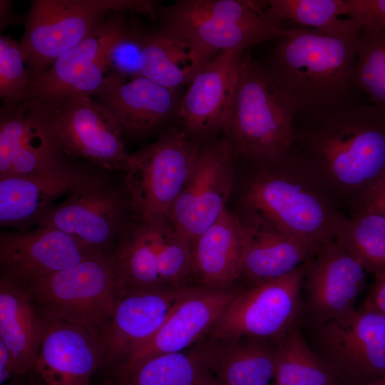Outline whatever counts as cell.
<instances>
[{"mask_svg": "<svg viewBox=\"0 0 385 385\" xmlns=\"http://www.w3.org/2000/svg\"><path fill=\"white\" fill-rule=\"evenodd\" d=\"M361 27L341 19L317 30L287 29L265 63L292 108L295 120L349 108L358 89L354 81L356 41Z\"/></svg>", "mask_w": 385, "mask_h": 385, "instance_id": "cell-1", "label": "cell"}, {"mask_svg": "<svg viewBox=\"0 0 385 385\" xmlns=\"http://www.w3.org/2000/svg\"><path fill=\"white\" fill-rule=\"evenodd\" d=\"M293 149L330 192L361 196L385 175V111L355 105L295 123Z\"/></svg>", "mask_w": 385, "mask_h": 385, "instance_id": "cell-2", "label": "cell"}, {"mask_svg": "<svg viewBox=\"0 0 385 385\" xmlns=\"http://www.w3.org/2000/svg\"><path fill=\"white\" fill-rule=\"evenodd\" d=\"M264 167L248 183L244 201L284 232L319 250L334 239L345 218L332 193L296 150Z\"/></svg>", "mask_w": 385, "mask_h": 385, "instance_id": "cell-3", "label": "cell"}, {"mask_svg": "<svg viewBox=\"0 0 385 385\" xmlns=\"http://www.w3.org/2000/svg\"><path fill=\"white\" fill-rule=\"evenodd\" d=\"M267 1L178 0L158 7L160 29L190 50L195 74L207 61L230 51H244L278 38L287 29L265 14Z\"/></svg>", "mask_w": 385, "mask_h": 385, "instance_id": "cell-4", "label": "cell"}, {"mask_svg": "<svg viewBox=\"0 0 385 385\" xmlns=\"http://www.w3.org/2000/svg\"><path fill=\"white\" fill-rule=\"evenodd\" d=\"M225 135L239 157L269 163L287 154L295 140V115L265 63L249 50L240 57Z\"/></svg>", "mask_w": 385, "mask_h": 385, "instance_id": "cell-5", "label": "cell"}, {"mask_svg": "<svg viewBox=\"0 0 385 385\" xmlns=\"http://www.w3.org/2000/svg\"><path fill=\"white\" fill-rule=\"evenodd\" d=\"M25 285L42 317L79 327L103 346L120 293L112 255H92Z\"/></svg>", "mask_w": 385, "mask_h": 385, "instance_id": "cell-6", "label": "cell"}, {"mask_svg": "<svg viewBox=\"0 0 385 385\" xmlns=\"http://www.w3.org/2000/svg\"><path fill=\"white\" fill-rule=\"evenodd\" d=\"M158 7L151 0H32L19 43L31 83L111 14L127 11L155 19Z\"/></svg>", "mask_w": 385, "mask_h": 385, "instance_id": "cell-7", "label": "cell"}, {"mask_svg": "<svg viewBox=\"0 0 385 385\" xmlns=\"http://www.w3.org/2000/svg\"><path fill=\"white\" fill-rule=\"evenodd\" d=\"M200 144L182 129L173 128L130 154L125 188L137 220H168L192 173Z\"/></svg>", "mask_w": 385, "mask_h": 385, "instance_id": "cell-8", "label": "cell"}, {"mask_svg": "<svg viewBox=\"0 0 385 385\" xmlns=\"http://www.w3.org/2000/svg\"><path fill=\"white\" fill-rule=\"evenodd\" d=\"M40 107L61 153L108 170H125L130 154L117 123L91 96L72 94L33 99Z\"/></svg>", "mask_w": 385, "mask_h": 385, "instance_id": "cell-9", "label": "cell"}, {"mask_svg": "<svg viewBox=\"0 0 385 385\" xmlns=\"http://www.w3.org/2000/svg\"><path fill=\"white\" fill-rule=\"evenodd\" d=\"M304 272L305 263L282 277L238 292L206 335L279 341L296 324Z\"/></svg>", "mask_w": 385, "mask_h": 385, "instance_id": "cell-10", "label": "cell"}, {"mask_svg": "<svg viewBox=\"0 0 385 385\" xmlns=\"http://www.w3.org/2000/svg\"><path fill=\"white\" fill-rule=\"evenodd\" d=\"M238 158L226 135L200 144L192 173L168 218L192 246L226 210Z\"/></svg>", "mask_w": 385, "mask_h": 385, "instance_id": "cell-11", "label": "cell"}, {"mask_svg": "<svg viewBox=\"0 0 385 385\" xmlns=\"http://www.w3.org/2000/svg\"><path fill=\"white\" fill-rule=\"evenodd\" d=\"M127 11L111 14L78 44L62 53L29 86L23 101L96 94L111 71L109 52L130 24Z\"/></svg>", "mask_w": 385, "mask_h": 385, "instance_id": "cell-12", "label": "cell"}, {"mask_svg": "<svg viewBox=\"0 0 385 385\" xmlns=\"http://www.w3.org/2000/svg\"><path fill=\"white\" fill-rule=\"evenodd\" d=\"M317 355L339 376L364 382L385 377V314L368 309L315 327Z\"/></svg>", "mask_w": 385, "mask_h": 385, "instance_id": "cell-13", "label": "cell"}, {"mask_svg": "<svg viewBox=\"0 0 385 385\" xmlns=\"http://www.w3.org/2000/svg\"><path fill=\"white\" fill-rule=\"evenodd\" d=\"M124 209L123 192L106 178L90 173L38 225L60 230L91 251L106 254L120 231Z\"/></svg>", "mask_w": 385, "mask_h": 385, "instance_id": "cell-14", "label": "cell"}, {"mask_svg": "<svg viewBox=\"0 0 385 385\" xmlns=\"http://www.w3.org/2000/svg\"><path fill=\"white\" fill-rule=\"evenodd\" d=\"M364 265L334 239L305 263L302 287L314 327L342 321L356 312L366 281Z\"/></svg>", "mask_w": 385, "mask_h": 385, "instance_id": "cell-15", "label": "cell"}, {"mask_svg": "<svg viewBox=\"0 0 385 385\" xmlns=\"http://www.w3.org/2000/svg\"><path fill=\"white\" fill-rule=\"evenodd\" d=\"M190 287L120 291L103 341V363L118 366L159 330Z\"/></svg>", "mask_w": 385, "mask_h": 385, "instance_id": "cell-16", "label": "cell"}, {"mask_svg": "<svg viewBox=\"0 0 385 385\" xmlns=\"http://www.w3.org/2000/svg\"><path fill=\"white\" fill-rule=\"evenodd\" d=\"M242 52H223L206 62L178 102L180 129L200 143L224 133Z\"/></svg>", "mask_w": 385, "mask_h": 385, "instance_id": "cell-17", "label": "cell"}, {"mask_svg": "<svg viewBox=\"0 0 385 385\" xmlns=\"http://www.w3.org/2000/svg\"><path fill=\"white\" fill-rule=\"evenodd\" d=\"M237 292L230 288L190 287L155 334L117 366L120 376L150 358L183 351L205 336Z\"/></svg>", "mask_w": 385, "mask_h": 385, "instance_id": "cell-18", "label": "cell"}, {"mask_svg": "<svg viewBox=\"0 0 385 385\" xmlns=\"http://www.w3.org/2000/svg\"><path fill=\"white\" fill-rule=\"evenodd\" d=\"M65 159L34 101L1 106L0 177L43 173Z\"/></svg>", "mask_w": 385, "mask_h": 385, "instance_id": "cell-19", "label": "cell"}, {"mask_svg": "<svg viewBox=\"0 0 385 385\" xmlns=\"http://www.w3.org/2000/svg\"><path fill=\"white\" fill-rule=\"evenodd\" d=\"M64 232L38 225L30 232H1L4 277L24 284L97 255Z\"/></svg>", "mask_w": 385, "mask_h": 385, "instance_id": "cell-20", "label": "cell"}, {"mask_svg": "<svg viewBox=\"0 0 385 385\" xmlns=\"http://www.w3.org/2000/svg\"><path fill=\"white\" fill-rule=\"evenodd\" d=\"M42 319V339L34 371L46 385H89L91 375L103 363V344L74 325Z\"/></svg>", "mask_w": 385, "mask_h": 385, "instance_id": "cell-21", "label": "cell"}, {"mask_svg": "<svg viewBox=\"0 0 385 385\" xmlns=\"http://www.w3.org/2000/svg\"><path fill=\"white\" fill-rule=\"evenodd\" d=\"M123 133L139 135L157 128L176 112V89L138 76L126 77L110 71L97 93Z\"/></svg>", "mask_w": 385, "mask_h": 385, "instance_id": "cell-22", "label": "cell"}, {"mask_svg": "<svg viewBox=\"0 0 385 385\" xmlns=\"http://www.w3.org/2000/svg\"><path fill=\"white\" fill-rule=\"evenodd\" d=\"M89 174L65 159L43 173L1 176V226L38 224L58 197L71 192Z\"/></svg>", "mask_w": 385, "mask_h": 385, "instance_id": "cell-23", "label": "cell"}, {"mask_svg": "<svg viewBox=\"0 0 385 385\" xmlns=\"http://www.w3.org/2000/svg\"><path fill=\"white\" fill-rule=\"evenodd\" d=\"M242 220L244 240L240 277L255 284L282 277L306 263L319 250L249 212Z\"/></svg>", "mask_w": 385, "mask_h": 385, "instance_id": "cell-24", "label": "cell"}, {"mask_svg": "<svg viewBox=\"0 0 385 385\" xmlns=\"http://www.w3.org/2000/svg\"><path fill=\"white\" fill-rule=\"evenodd\" d=\"M277 342L247 337L209 339L195 349L220 385H268L274 376Z\"/></svg>", "mask_w": 385, "mask_h": 385, "instance_id": "cell-25", "label": "cell"}, {"mask_svg": "<svg viewBox=\"0 0 385 385\" xmlns=\"http://www.w3.org/2000/svg\"><path fill=\"white\" fill-rule=\"evenodd\" d=\"M243 240L242 220L227 209L196 239L192 273L203 287L230 289L240 278Z\"/></svg>", "mask_w": 385, "mask_h": 385, "instance_id": "cell-26", "label": "cell"}, {"mask_svg": "<svg viewBox=\"0 0 385 385\" xmlns=\"http://www.w3.org/2000/svg\"><path fill=\"white\" fill-rule=\"evenodd\" d=\"M42 332V317L26 285L1 277L0 340L11 353L16 376H25L34 371Z\"/></svg>", "mask_w": 385, "mask_h": 385, "instance_id": "cell-27", "label": "cell"}, {"mask_svg": "<svg viewBox=\"0 0 385 385\" xmlns=\"http://www.w3.org/2000/svg\"><path fill=\"white\" fill-rule=\"evenodd\" d=\"M139 68L141 76L171 89L189 84L195 75L189 48L160 28L145 31Z\"/></svg>", "mask_w": 385, "mask_h": 385, "instance_id": "cell-28", "label": "cell"}, {"mask_svg": "<svg viewBox=\"0 0 385 385\" xmlns=\"http://www.w3.org/2000/svg\"><path fill=\"white\" fill-rule=\"evenodd\" d=\"M111 255L120 292L166 286L161 279L156 255L142 222L136 220L126 227Z\"/></svg>", "mask_w": 385, "mask_h": 385, "instance_id": "cell-29", "label": "cell"}, {"mask_svg": "<svg viewBox=\"0 0 385 385\" xmlns=\"http://www.w3.org/2000/svg\"><path fill=\"white\" fill-rule=\"evenodd\" d=\"M277 385H342L339 376L307 344L297 324L277 342Z\"/></svg>", "mask_w": 385, "mask_h": 385, "instance_id": "cell-30", "label": "cell"}, {"mask_svg": "<svg viewBox=\"0 0 385 385\" xmlns=\"http://www.w3.org/2000/svg\"><path fill=\"white\" fill-rule=\"evenodd\" d=\"M334 240L356 257L368 272L385 268V217L356 210L341 223Z\"/></svg>", "mask_w": 385, "mask_h": 385, "instance_id": "cell-31", "label": "cell"}, {"mask_svg": "<svg viewBox=\"0 0 385 385\" xmlns=\"http://www.w3.org/2000/svg\"><path fill=\"white\" fill-rule=\"evenodd\" d=\"M208 370L194 348L150 358L123 377L124 385H194Z\"/></svg>", "mask_w": 385, "mask_h": 385, "instance_id": "cell-32", "label": "cell"}, {"mask_svg": "<svg viewBox=\"0 0 385 385\" xmlns=\"http://www.w3.org/2000/svg\"><path fill=\"white\" fill-rule=\"evenodd\" d=\"M356 52V87L373 106L385 111V31L361 27Z\"/></svg>", "mask_w": 385, "mask_h": 385, "instance_id": "cell-33", "label": "cell"}, {"mask_svg": "<svg viewBox=\"0 0 385 385\" xmlns=\"http://www.w3.org/2000/svg\"><path fill=\"white\" fill-rule=\"evenodd\" d=\"M142 222L154 248L163 284L169 287L184 286L183 282L192 274V246L168 220Z\"/></svg>", "mask_w": 385, "mask_h": 385, "instance_id": "cell-34", "label": "cell"}, {"mask_svg": "<svg viewBox=\"0 0 385 385\" xmlns=\"http://www.w3.org/2000/svg\"><path fill=\"white\" fill-rule=\"evenodd\" d=\"M346 0H269L265 14L274 24L290 21L304 28L325 30L346 15Z\"/></svg>", "mask_w": 385, "mask_h": 385, "instance_id": "cell-35", "label": "cell"}, {"mask_svg": "<svg viewBox=\"0 0 385 385\" xmlns=\"http://www.w3.org/2000/svg\"><path fill=\"white\" fill-rule=\"evenodd\" d=\"M31 78L24 61L20 43L0 36V97L3 106L15 107L24 99Z\"/></svg>", "mask_w": 385, "mask_h": 385, "instance_id": "cell-36", "label": "cell"}, {"mask_svg": "<svg viewBox=\"0 0 385 385\" xmlns=\"http://www.w3.org/2000/svg\"><path fill=\"white\" fill-rule=\"evenodd\" d=\"M145 33L139 26L130 24L111 48L108 56L111 71L129 78L141 76L139 58Z\"/></svg>", "mask_w": 385, "mask_h": 385, "instance_id": "cell-37", "label": "cell"}, {"mask_svg": "<svg viewBox=\"0 0 385 385\" xmlns=\"http://www.w3.org/2000/svg\"><path fill=\"white\" fill-rule=\"evenodd\" d=\"M347 17L360 27L385 31V0H346Z\"/></svg>", "mask_w": 385, "mask_h": 385, "instance_id": "cell-38", "label": "cell"}, {"mask_svg": "<svg viewBox=\"0 0 385 385\" xmlns=\"http://www.w3.org/2000/svg\"><path fill=\"white\" fill-rule=\"evenodd\" d=\"M356 210L385 217V175L374 182L361 196Z\"/></svg>", "mask_w": 385, "mask_h": 385, "instance_id": "cell-39", "label": "cell"}, {"mask_svg": "<svg viewBox=\"0 0 385 385\" xmlns=\"http://www.w3.org/2000/svg\"><path fill=\"white\" fill-rule=\"evenodd\" d=\"M372 273L374 283L364 308L385 314V268L376 270Z\"/></svg>", "mask_w": 385, "mask_h": 385, "instance_id": "cell-40", "label": "cell"}, {"mask_svg": "<svg viewBox=\"0 0 385 385\" xmlns=\"http://www.w3.org/2000/svg\"><path fill=\"white\" fill-rule=\"evenodd\" d=\"M12 376H16V367L11 351L0 340V384Z\"/></svg>", "mask_w": 385, "mask_h": 385, "instance_id": "cell-41", "label": "cell"}, {"mask_svg": "<svg viewBox=\"0 0 385 385\" xmlns=\"http://www.w3.org/2000/svg\"><path fill=\"white\" fill-rule=\"evenodd\" d=\"M12 1L8 0L0 1V28H4L21 22L22 19L15 14L12 9Z\"/></svg>", "mask_w": 385, "mask_h": 385, "instance_id": "cell-42", "label": "cell"}, {"mask_svg": "<svg viewBox=\"0 0 385 385\" xmlns=\"http://www.w3.org/2000/svg\"><path fill=\"white\" fill-rule=\"evenodd\" d=\"M202 385H220L217 380L212 375V372L208 370L205 375L204 376L202 380Z\"/></svg>", "mask_w": 385, "mask_h": 385, "instance_id": "cell-43", "label": "cell"}, {"mask_svg": "<svg viewBox=\"0 0 385 385\" xmlns=\"http://www.w3.org/2000/svg\"><path fill=\"white\" fill-rule=\"evenodd\" d=\"M359 385H385V377L372 379Z\"/></svg>", "mask_w": 385, "mask_h": 385, "instance_id": "cell-44", "label": "cell"}, {"mask_svg": "<svg viewBox=\"0 0 385 385\" xmlns=\"http://www.w3.org/2000/svg\"><path fill=\"white\" fill-rule=\"evenodd\" d=\"M207 373V372H206ZM205 373V374H206ZM205 374L203 375V376L194 385H202V380H203V378H204V376L205 375Z\"/></svg>", "mask_w": 385, "mask_h": 385, "instance_id": "cell-45", "label": "cell"}, {"mask_svg": "<svg viewBox=\"0 0 385 385\" xmlns=\"http://www.w3.org/2000/svg\"><path fill=\"white\" fill-rule=\"evenodd\" d=\"M36 385H46L43 382L42 384H36Z\"/></svg>", "mask_w": 385, "mask_h": 385, "instance_id": "cell-46", "label": "cell"}, {"mask_svg": "<svg viewBox=\"0 0 385 385\" xmlns=\"http://www.w3.org/2000/svg\"><path fill=\"white\" fill-rule=\"evenodd\" d=\"M273 385H277V384H273Z\"/></svg>", "mask_w": 385, "mask_h": 385, "instance_id": "cell-47", "label": "cell"}]
</instances>
